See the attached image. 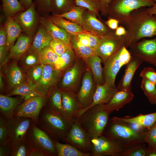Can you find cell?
<instances>
[{
  "label": "cell",
  "mask_w": 156,
  "mask_h": 156,
  "mask_svg": "<svg viewBox=\"0 0 156 156\" xmlns=\"http://www.w3.org/2000/svg\"><path fill=\"white\" fill-rule=\"evenodd\" d=\"M126 29L125 44L130 48L142 39L156 36V15L149 14L144 7L136 10Z\"/></svg>",
  "instance_id": "6da1fadb"
},
{
  "label": "cell",
  "mask_w": 156,
  "mask_h": 156,
  "mask_svg": "<svg viewBox=\"0 0 156 156\" xmlns=\"http://www.w3.org/2000/svg\"><path fill=\"white\" fill-rule=\"evenodd\" d=\"M103 135L112 139L123 149L145 143L140 131L132 125L109 119Z\"/></svg>",
  "instance_id": "7a4b0ae2"
},
{
  "label": "cell",
  "mask_w": 156,
  "mask_h": 156,
  "mask_svg": "<svg viewBox=\"0 0 156 156\" xmlns=\"http://www.w3.org/2000/svg\"><path fill=\"white\" fill-rule=\"evenodd\" d=\"M73 120L66 119L62 114L54 112L44 106L36 125L53 140L62 141L70 129Z\"/></svg>",
  "instance_id": "3957f363"
},
{
  "label": "cell",
  "mask_w": 156,
  "mask_h": 156,
  "mask_svg": "<svg viewBox=\"0 0 156 156\" xmlns=\"http://www.w3.org/2000/svg\"><path fill=\"white\" fill-rule=\"evenodd\" d=\"M105 104L92 106L76 118L91 138L102 135L108 122L110 114L106 110Z\"/></svg>",
  "instance_id": "277c9868"
},
{
  "label": "cell",
  "mask_w": 156,
  "mask_h": 156,
  "mask_svg": "<svg viewBox=\"0 0 156 156\" xmlns=\"http://www.w3.org/2000/svg\"><path fill=\"white\" fill-rule=\"evenodd\" d=\"M154 3L152 0H112L107 16L108 18L117 20L127 28L133 11L143 7H151Z\"/></svg>",
  "instance_id": "5b68a950"
},
{
  "label": "cell",
  "mask_w": 156,
  "mask_h": 156,
  "mask_svg": "<svg viewBox=\"0 0 156 156\" xmlns=\"http://www.w3.org/2000/svg\"><path fill=\"white\" fill-rule=\"evenodd\" d=\"M131 55L125 46L110 57L104 63L103 75L105 83L112 88H116V77L121 67L130 60Z\"/></svg>",
  "instance_id": "8992f818"
},
{
  "label": "cell",
  "mask_w": 156,
  "mask_h": 156,
  "mask_svg": "<svg viewBox=\"0 0 156 156\" xmlns=\"http://www.w3.org/2000/svg\"><path fill=\"white\" fill-rule=\"evenodd\" d=\"M25 141L32 148L40 151L46 156H57L53 139L34 122L28 131Z\"/></svg>",
  "instance_id": "52a82bcc"
},
{
  "label": "cell",
  "mask_w": 156,
  "mask_h": 156,
  "mask_svg": "<svg viewBox=\"0 0 156 156\" xmlns=\"http://www.w3.org/2000/svg\"><path fill=\"white\" fill-rule=\"evenodd\" d=\"M62 141L91 155V138L82 127L77 118L73 119L71 127Z\"/></svg>",
  "instance_id": "ba28073f"
},
{
  "label": "cell",
  "mask_w": 156,
  "mask_h": 156,
  "mask_svg": "<svg viewBox=\"0 0 156 156\" xmlns=\"http://www.w3.org/2000/svg\"><path fill=\"white\" fill-rule=\"evenodd\" d=\"M33 122L31 119L27 117H14L8 119V142L12 148L18 143L25 140Z\"/></svg>",
  "instance_id": "9c48e42d"
},
{
  "label": "cell",
  "mask_w": 156,
  "mask_h": 156,
  "mask_svg": "<svg viewBox=\"0 0 156 156\" xmlns=\"http://www.w3.org/2000/svg\"><path fill=\"white\" fill-rule=\"evenodd\" d=\"M99 37V42L95 52L103 64L110 57L125 46L123 36H118L115 32Z\"/></svg>",
  "instance_id": "30bf717a"
},
{
  "label": "cell",
  "mask_w": 156,
  "mask_h": 156,
  "mask_svg": "<svg viewBox=\"0 0 156 156\" xmlns=\"http://www.w3.org/2000/svg\"><path fill=\"white\" fill-rule=\"evenodd\" d=\"M42 74L39 81L35 85V90L40 95L47 98L59 82L62 71L56 69L53 66L44 64Z\"/></svg>",
  "instance_id": "8fae6325"
},
{
  "label": "cell",
  "mask_w": 156,
  "mask_h": 156,
  "mask_svg": "<svg viewBox=\"0 0 156 156\" xmlns=\"http://www.w3.org/2000/svg\"><path fill=\"white\" fill-rule=\"evenodd\" d=\"M77 57L74 63L65 70L62 76L60 89L70 90L77 94L78 90V84L82 74L85 71L83 63Z\"/></svg>",
  "instance_id": "7c38bea8"
},
{
  "label": "cell",
  "mask_w": 156,
  "mask_h": 156,
  "mask_svg": "<svg viewBox=\"0 0 156 156\" xmlns=\"http://www.w3.org/2000/svg\"><path fill=\"white\" fill-rule=\"evenodd\" d=\"M47 98L38 96L24 100L16 109L14 117L30 118L37 124L40 112L46 103Z\"/></svg>",
  "instance_id": "4fadbf2b"
},
{
  "label": "cell",
  "mask_w": 156,
  "mask_h": 156,
  "mask_svg": "<svg viewBox=\"0 0 156 156\" xmlns=\"http://www.w3.org/2000/svg\"><path fill=\"white\" fill-rule=\"evenodd\" d=\"M96 86L92 73L88 67L85 71L81 85L76 94L80 108L79 111L86 109L91 105Z\"/></svg>",
  "instance_id": "5bb4252c"
},
{
  "label": "cell",
  "mask_w": 156,
  "mask_h": 156,
  "mask_svg": "<svg viewBox=\"0 0 156 156\" xmlns=\"http://www.w3.org/2000/svg\"><path fill=\"white\" fill-rule=\"evenodd\" d=\"M131 55L156 67V36L152 39L143 38L130 47Z\"/></svg>",
  "instance_id": "9a60e30c"
},
{
  "label": "cell",
  "mask_w": 156,
  "mask_h": 156,
  "mask_svg": "<svg viewBox=\"0 0 156 156\" xmlns=\"http://www.w3.org/2000/svg\"><path fill=\"white\" fill-rule=\"evenodd\" d=\"M92 156H119L123 148L116 142L103 135L91 138Z\"/></svg>",
  "instance_id": "2e32d148"
},
{
  "label": "cell",
  "mask_w": 156,
  "mask_h": 156,
  "mask_svg": "<svg viewBox=\"0 0 156 156\" xmlns=\"http://www.w3.org/2000/svg\"><path fill=\"white\" fill-rule=\"evenodd\" d=\"M13 18L25 34L32 37L33 36L40 21L34 2L29 8L20 12Z\"/></svg>",
  "instance_id": "e0dca14e"
},
{
  "label": "cell",
  "mask_w": 156,
  "mask_h": 156,
  "mask_svg": "<svg viewBox=\"0 0 156 156\" xmlns=\"http://www.w3.org/2000/svg\"><path fill=\"white\" fill-rule=\"evenodd\" d=\"M81 26L84 30L99 36L115 32L99 19L96 14L87 10L83 13Z\"/></svg>",
  "instance_id": "ac0fdd59"
},
{
  "label": "cell",
  "mask_w": 156,
  "mask_h": 156,
  "mask_svg": "<svg viewBox=\"0 0 156 156\" xmlns=\"http://www.w3.org/2000/svg\"><path fill=\"white\" fill-rule=\"evenodd\" d=\"M62 115L66 119L72 120L75 118L80 108L76 94L66 90H61Z\"/></svg>",
  "instance_id": "d6986e66"
},
{
  "label": "cell",
  "mask_w": 156,
  "mask_h": 156,
  "mask_svg": "<svg viewBox=\"0 0 156 156\" xmlns=\"http://www.w3.org/2000/svg\"><path fill=\"white\" fill-rule=\"evenodd\" d=\"M112 118L120 122L131 125L138 130L141 129H148L156 122V112L146 114H140L134 117L114 116Z\"/></svg>",
  "instance_id": "ffe728a7"
},
{
  "label": "cell",
  "mask_w": 156,
  "mask_h": 156,
  "mask_svg": "<svg viewBox=\"0 0 156 156\" xmlns=\"http://www.w3.org/2000/svg\"><path fill=\"white\" fill-rule=\"evenodd\" d=\"M143 62L139 57L131 55L130 60L126 64L124 74L117 86L118 90H131L132 79L136 70Z\"/></svg>",
  "instance_id": "44dd1931"
},
{
  "label": "cell",
  "mask_w": 156,
  "mask_h": 156,
  "mask_svg": "<svg viewBox=\"0 0 156 156\" xmlns=\"http://www.w3.org/2000/svg\"><path fill=\"white\" fill-rule=\"evenodd\" d=\"M118 91L117 87H111L106 83L102 85H97L91 105L86 109L79 111L76 118L79 116L87 109L92 106L98 104L107 103Z\"/></svg>",
  "instance_id": "7402d4cb"
},
{
  "label": "cell",
  "mask_w": 156,
  "mask_h": 156,
  "mask_svg": "<svg viewBox=\"0 0 156 156\" xmlns=\"http://www.w3.org/2000/svg\"><path fill=\"white\" fill-rule=\"evenodd\" d=\"M33 40L32 36L26 34H21L10 49L5 64L10 59H17L22 57L30 48Z\"/></svg>",
  "instance_id": "603a6c76"
},
{
  "label": "cell",
  "mask_w": 156,
  "mask_h": 156,
  "mask_svg": "<svg viewBox=\"0 0 156 156\" xmlns=\"http://www.w3.org/2000/svg\"><path fill=\"white\" fill-rule=\"evenodd\" d=\"M39 22L53 39L58 40L66 44L70 43V34L55 25L46 16L41 17Z\"/></svg>",
  "instance_id": "cb8c5ba5"
},
{
  "label": "cell",
  "mask_w": 156,
  "mask_h": 156,
  "mask_svg": "<svg viewBox=\"0 0 156 156\" xmlns=\"http://www.w3.org/2000/svg\"><path fill=\"white\" fill-rule=\"evenodd\" d=\"M133 97L131 90H118L109 101L105 104L106 109L110 114L115 111H118L131 102Z\"/></svg>",
  "instance_id": "d4e9b609"
},
{
  "label": "cell",
  "mask_w": 156,
  "mask_h": 156,
  "mask_svg": "<svg viewBox=\"0 0 156 156\" xmlns=\"http://www.w3.org/2000/svg\"><path fill=\"white\" fill-rule=\"evenodd\" d=\"M38 55L40 64H51L58 70H65L63 61L49 46L42 50L38 53Z\"/></svg>",
  "instance_id": "484cf974"
},
{
  "label": "cell",
  "mask_w": 156,
  "mask_h": 156,
  "mask_svg": "<svg viewBox=\"0 0 156 156\" xmlns=\"http://www.w3.org/2000/svg\"><path fill=\"white\" fill-rule=\"evenodd\" d=\"M20 102L21 99L18 98L1 94L0 114L8 119L14 118L15 110Z\"/></svg>",
  "instance_id": "4316f807"
},
{
  "label": "cell",
  "mask_w": 156,
  "mask_h": 156,
  "mask_svg": "<svg viewBox=\"0 0 156 156\" xmlns=\"http://www.w3.org/2000/svg\"><path fill=\"white\" fill-rule=\"evenodd\" d=\"M86 64L90 70L94 81L97 85H102L105 83L103 75V69L101 65L102 60L96 54L84 60Z\"/></svg>",
  "instance_id": "83f0119b"
},
{
  "label": "cell",
  "mask_w": 156,
  "mask_h": 156,
  "mask_svg": "<svg viewBox=\"0 0 156 156\" xmlns=\"http://www.w3.org/2000/svg\"><path fill=\"white\" fill-rule=\"evenodd\" d=\"M46 16L55 25L64 29L70 34H92L84 30L81 25L64 18L53 14L51 16L47 15Z\"/></svg>",
  "instance_id": "f1b7e54d"
},
{
  "label": "cell",
  "mask_w": 156,
  "mask_h": 156,
  "mask_svg": "<svg viewBox=\"0 0 156 156\" xmlns=\"http://www.w3.org/2000/svg\"><path fill=\"white\" fill-rule=\"evenodd\" d=\"M53 38L41 24L39 27L33 39L31 48L39 53L48 47Z\"/></svg>",
  "instance_id": "f546056e"
},
{
  "label": "cell",
  "mask_w": 156,
  "mask_h": 156,
  "mask_svg": "<svg viewBox=\"0 0 156 156\" xmlns=\"http://www.w3.org/2000/svg\"><path fill=\"white\" fill-rule=\"evenodd\" d=\"M6 73L9 91L26 80L25 74L16 63H14L9 66Z\"/></svg>",
  "instance_id": "4dcf8cb0"
},
{
  "label": "cell",
  "mask_w": 156,
  "mask_h": 156,
  "mask_svg": "<svg viewBox=\"0 0 156 156\" xmlns=\"http://www.w3.org/2000/svg\"><path fill=\"white\" fill-rule=\"evenodd\" d=\"M5 26L7 36L6 46L9 50L13 45L16 40L21 35L23 30L13 17L7 18Z\"/></svg>",
  "instance_id": "1f68e13d"
},
{
  "label": "cell",
  "mask_w": 156,
  "mask_h": 156,
  "mask_svg": "<svg viewBox=\"0 0 156 156\" xmlns=\"http://www.w3.org/2000/svg\"><path fill=\"white\" fill-rule=\"evenodd\" d=\"M44 106L54 112L62 114V92L59 88L56 86L53 89L47 98Z\"/></svg>",
  "instance_id": "d6a6232c"
},
{
  "label": "cell",
  "mask_w": 156,
  "mask_h": 156,
  "mask_svg": "<svg viewBox=\"0 0 156 156\" xmlns=\"http://www.w3.org/2000/svg\"><path fill=\"white\" fill-rule=\"evenodd\" d=\"M53 139L57 156H90L91 154L84 153L69 144L60 143Z\"/></svg>",
  "instance_id": "836d02e7"
},
{
  "label": "cell",
  "mask_w": 156,
  "mask_h": 156,
  "mask_svg": "<svg viewBox=\"0 0 156 156\" xmlns=\"http://www.w3.org/2000/svg\"><path fill=\"white\" fill-rule=\"evenodd\" d=\"M76 5L74 0H51V12L54 14H61L69 11Z\"/></svg>",
  "instance_id": "e575fe53"
},
{
  "label": "cell",
  "mask_w": 156,
  "mask_h": 156,
  "mask_svg": "<svg viewBox=\"0 0 156 156\" xmlns=\"http://www.w3.org/2000/svg\"><path fill=\"white\" fill-rule=\"evenodd\" d=\"M3 11L7 18L13 17L18 12L25 10L23 7L19 0H1Z\"/></svg>",
  "instance_id": "d590c367"
},
{
  "label": "cell",
  "mask_w": 156,
  "mask_h": 156,
  "mask_svg": "<svg viewBox=\"0 0 156 156\" xmlns=\"http://www.w3.org/2000/svg\"><path fill=\"white\" fill-rule=\"evenodd\" d=\"M86 10L83 7L76 5L68 12L60 15L54 14L81 26L83 15Z\"/></svg>",
  "instance_id": "8d00e7d4"
},
{
  "label": "cell",
  "mask_w": 156,
  "mask_h": 156,
  "mask_svg": "<svg viewBox=\"0 0 156 156\" xmlns=\"http://www.w3.org/2000/svg\"><path fill=\"white\" fill-rule=\"evenodd\" d=\"M35 85L27 79L24 82L8 92L7 95H18L23 97L35 90Z\"/></svg>",
  "instance_id": "74e56055"
},
{
  "label": "cell",
  "mask_w": 156,
  "mask_h": 156,
  "mask_svg": "<svg viewBox=\"0 0 156 156\" xmlns=\"http://www.w3.org/2000/svg\"><path fill=\"white\" fill-rule=\"evenodd\" d=\"M140 132L144 142L148 144L147 148H156V122L149 129H142Z\"/></svg>",
  "instance_id": "f35d334b"
},
{
  "label": "cell",
  "mask_w": 156,
  "mask_h": 156,
  "mask_svg": "<svg viewBox=\"0 0 156 156\" xmlns=\"http://www.w3.org/2000/svg\"><path fill=\"white\" fill-rule=\"evenodd\" d=\"M76 5L85 8L97 15L101 19L100 13L101 8L100 0H74Z\"/></svg>",
  "instance_id": "ab89813d"
},
{
  "label": "cell",
  "mask_w": 156,
  "mask_h": 156,
  "mask_svg": "<svg viewBox=\"0 0 156 156\" xmlns=\"http://www.w3.org/2000/svg\"><path fill=\"white\" fill-rule=\"evenodd\" d=\"M23 67L29 69L40 64L38 53L31 48L21 57Z\"/></svg>",
  "instance_id": "60d3db41"
},
{
  "label": "cell",
  "mask_w": 156,
  "mask_h": 156,
  "mask_svg": "<svg viewBox=\"0 0 156 156\" xmlns=\"http://www.w3.org/2000/svg\"><path fill=\"white\" fill-rule=\"evenodd\" d=\"M147 149L146 143L140 144L123 149L119 156H146Z\"/></svg>",
  "instance_id": "b9f144b4"
},
{
  "label": "cell",
  "mask_w": 156,
  "mask_h": 156,
  "mask_svg": "<svg viewBox=\"0 0 156 156\" xmlns=\"http://www.w3.org/2000/svg\"><path fill=\"white\" fill-rule=\"evenodd\" d=\"M70 44L76 55L83 60L95 54V49L90 47L70 42Z\"/></svg>",
  "instance_id": "7bdbcfd3"
},
{
  "label": "cell",
  "mask_w": 156,
  "mask_h": 156,
  "mask_svg": "<svg viewBox=\"0 0 156 156\" xmlns=\"http://www.w3.org/2000/svg\"><path fill=\"white\" fill-rule=\"evenodd\" d=\"M32 148L25 140L21 142L12 148L10 156H29Z\"/></svg>",
  "instance_id": "ee69618b"
},
{
  "label": "cell",
  "mask_w": 156,
  "mask_h": 156,
  "mask_svg": "<svg viewBox=\"0 0 156 156\" xmlns=\"http://www.w3.org/2000/svg\"><path fill=\"white\" fill-rule=\"evenodd\" d=\"M44 66L39 64L30 68L27 73V79L36 85L41 78Z\"/></svg>",
  "instance_id": "f6af8a7d"
},
{
  "label": "cell",
  "mask_w": 156,
  "mask_h": 156,
  "mask_svg": "<svg viewBox=\"0 0 156 156\" xmlns=\"http://www.w3.org/2000/svg\"><path fill=\"white\" fill-rule=\"evenodd\" d=\"M140 86L145 95L149 101L155 93L156 84L147 79L142 78Z\"/></svg>",
  "instance_id": "bcb514c9"
},
{
  "label": "cell",
  "mask_w": 156,
  "mask_h": 156,
  "mask_svg": "<svg viewBox=\"0 0 156 156\" xmlns=\"http://www.w3.org/2000/svg\"><path fill=\"white\" fill-rule=\"evenodd\" d=\"M71 46L70 43L67 44L58 40L53 39L49 47L57 55L60 56Z\"/></svg>",
  "instance_id": "7dc6e473"
},
{
  "label": "cell",
  "mask_w": 156,
  "mask_h": 156,
  "mask_svg": "<svg viewBox=\"0 0 156 156\" xmlns=\"http://www.w3.org/2000/svg\"><path fill=\"white\" fill-rule=\"evenodd\" d=\"M60 57L64 62L65 70L74 63L77 57L71 46L63 53Z\"/></svg>",
  "instance_id": "c3c4849f"
},
{
  "label": "cell",
  "mask_w": 156,
  "mask_h": 156,
  "mask_svg": "<svg viewBox=\"0 0 156 156\" xmlns=\"http://www.w3.org/2000/svg\"><path fill=\"white\" fill-rule=\"evenodd\" d=\"M8 119L0 114V146L8 142L7 123Z\"/></svg>",
  "instance_id": "681fc988"
},
{
  "label": "cell",
  "mask_w": 156,
  "mask_h": 156,
  "mask_svg": "<svg viewBox=\"0 0 156 156\" xmlns=\"http://www.w3.org/2000/svg\"><path fill=\"white\" fill-rule=\"evenodd\" d=\"M140 76L142 78H145L156 84V72L151 67L144 68L141 72Z\"/></svg>",
  "instance_id": "f907efd6"
},
{
  "label": "cell",
  "mask_w": 156,
  "mask_h": 156,
  "mask_svg": "<svg viewBox=\"0 0 156 156\" xmlns=\"http://www.w3.org/2000/svg\"><path fill=\"white\" fill-rule=\"evenodd\" d=\"M51 0H32L36 8L40 11L51 12Z\"/></svg>",
  "instance_id": "816d5d0a"
},
{
  "label": "cell",
  "mask_w": 156,
  "mask_h": 156,
  "mask_svg": "<svg viewBox=\"0 0 156 156\" xmlns=\"http://www.w3.org/2000/svg\"><path fill=\"white\" fill-rule=\"evenodd\" d=\"M7 33L5 26H1L0 29V47L6 45Z\"/></svg>",
  "instance_id": "f5cc1de1"
},
{
  "label": "cell",
  "mask_w": 156,
  "mask_h": 156,
  "mask_svg": "<svg viewBox=\"0 0 156 156\" xmlns=\"http://www.w3.org/2000/svg\"><path fill=\"white\" fill-rule=\"evenodd\" d=\"M12 147L8 143L0 146V156H10Z\"/></svg>",
  "instance_id": "db71d44e"
},
{
  "label": "cell",
  "mask_w": 156,
  "mask_h": 156,
  "mask_svg": "<svg viewBox=\"0 0 156 156\" xmlns=\"http://www.w3.org/2000/svg\"><path fill=\"white\" fill-rule=\"evenodd\" d=\"M112 0H100L101 5V15L104 16H107L109 5Z\"/></svg>",
  "instance_id": "11a10c76"
},
{
  "label": "cell",
  "mask_w": 156,
  "mask_h": 156,
  "mask_svg": "<svg viewBox=\"0 0 156 156\" xmlns=\"http://www.w3.org/2000/svg\"><path fill=\"white\" fill-rule=\"evenodd\" d=\"M8 50L6 46L0 47V64L1 66L5 63L7 57Z\"/></svg>",
  "instance_id": "9f6ffc18"
},
{
  "label": "cell",
  "mask_w": 156,
  "mask_h": 156,
  "mask_svg": "<svg viewBox=\"0 0 156 156\" xmlns=\"http://www.w3.org/2000/svg\"><path fill=\"white\" fill-rule=\"evenodd\" d=\"M105 23L109 28L114 30H115L118 27L119 23L118 20L112 18H108Z\"/></svg>",
  "instance_id": "6f0895ef"
},
{
  "label": "cell",
  "mask_w": 156,
  "mask_h": 156,
  "mask_svg": "<svg viewBox=\"0 0 156 156\" xmlns=\"http://www.w3.org/2000/svg\"><path fill=\"white\" fill-rule=\"evenodd\" d=\"M126 33V30L124 27L122 25L118 26L115 30V34L118 36H123Z\"/></svg>",
  "instance_id": "680465c9"
},
{
  "label": "cell",
  "mask_w": 156,
  "mask_h": 156,
  "mask_svg": "<svg viewBox=\"0 0 156 156\" xmlns=\"http://www.w3.org/2000/svg\"><path fill=\"white\" fill-rule=\"evenodd\" d=\"M19 1L25 10L29 8L33 3L32 0H19Z\"/></svg>",
  "instance_id": "91938a15"
},
{
  "label": "cell",
  "mask_w": 156,
  "mask_h": 156,
  "mask_svg": "<svg viewBox=\"0 0 156 156\" xmlns=\"http://www.w3.org/2000/svg\"><path fill=\"white\" fill-rule=\"evenodd\" d=\"M29 156H46L42 152L36 149L32 148Z\"/></svg>",
  "instance_id": "94428289"
},
{
  "label": "cell",
  "mask_w": 156,
  "mask_h": 156,
  "mask_svg": "<svg viewBox=\"0 0 156 156\" xmlns=\"http://www.w3.org/2000/svg\"><path fill=\"white\" fill-rule=\"evenodd\" d=\"M147 12L151 15H156V2L152 6L146 8Z\"/></svg>",
  "instance_id": "6125c7cd"
},
{
  "label": "cell",
  "mask_w": 156,
  "mask_h": 156,
  "mask_svg": "<svg viewBox=\"0 0 156 156\" xmlns=\"http://www.w3.org/2000/svg\"><path fill=\"white\" fill-rule=\"evenodd\" d=\"M146 156H156V148L147 149Z\"/></svg>",
  "instance_id": "be15d7a7"
},
{
  "label": "cell",
  "mask_w": 156,
  "mask_h": 156,
  "mask_svg": "<svg viewBox=\"0 0 156 156\" xmlns=\"http://www.w3.org/2000/svg\"><path fill=\"white\" fill-rule=\"evenodd\" d=\"M149 101L151 104H156V88L154 95Z\"/></svg>",
  "instance_id": "e7e4bbea"
},
{
  "label": "cell",
  "mask_w": 156,
  "mask_h": 156,
  "mask_svg": "<svg viewBox=\"0 0 156 156\" xmlns=\"http://www.w3.org/2000/svg\"><path fill=\"white\" fill-rule=\"evenodd\" d=\"M3 88V83L2 79V76L1 73H0V88L1 90Z\"/></svg>",
  "instance_id": "03108f58"
},
{
  "label": "cell",
  "mask_w": 156,
  "mask_h": 156,
  "mask_svg": "<svg viewBox=\"0 0 156 156\" xmlns=\"http://www.w3.org/2000/svg\"><path fill=\"white\" fill-rule=\"evenodd\" d=\"M152 0L153 1H154L155 2H156V0Z\"/></svg>",
  "instance_id": "003e7915"
}]
</instances>
